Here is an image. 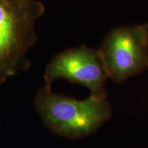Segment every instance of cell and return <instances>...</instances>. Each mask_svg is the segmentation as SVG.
Returning <instances> with one entry per match:
<instances>
[{
	"instance_id": "cell-5",
	"label": "cell",
	"mask_w": 148,
	"mask_h": 148,
	"mask_svg": "<svg viewBox=\"0 0 148 148\" xmlns=\"http://www.w3.org/2000/svg\"><path fill=\"white\" fill-rule=\"evenodd\" d=\"M142 25H143V28H144V29H145L146 34H147V36L148 37V23L142 24Z\"/></svg>"
},
{
	"instance_id": "cell-3",
	"label": "cell",
	"mask_w": 148,
	"mask_h": 148,
	"mask_svg": "<svg viewBox=\"0 0 148 148\" xmlns=\"http://www.w3.org/2000/svg\"><path fill=\"white\" fill-rule=\"evenodd\" d=\"M97 50L108 78L116 84L148 69V37L142 25L114 27Z\"/></svg>"
},
{
	"instance_id": "cell-2",
	"label": "cell",
	"mask_w": 148,
	"mask_h": 148,
	"mask_svg": "<svg viewBox=\"0 0 148 148\" xmlns=\"http://www.w3.org/2000/svg\"><path fill=\"white\" fill-rule=\"evenodd\" d=\"M45 11L38 0H0V84L27 71V51L37 40L35 22Z\"/></svg>"
},
{
	"instance_id": "cell-1",
	"label": "cell",
	"mask_w": 148,
	"mask_h": 148,
	"mask_svg": "<svg viewBox=\"0 0 148 148\" xmlns=\"http://www.w3.org/2000/svg\"><path fill=\"white\" fill-rule=\"evenodd\" d=\"M106 98L90 95L85 99H75L53 92L45 84L38 90L34 103L51 132L76 140L93 134L110 119L112 109Z\"/></svg>"
},
{
	"instance_id": "cell-4",
	"label": "cell",
	"mask_w": 148,
	"mask_h": 148,
	"mask_svg": "<svg viewBox=\"0 0 148 148\" xmlns=\"http://www.w3.org/2000/svg\"><path fill=\"white\" fill-rule=\"evenodd\" d=\"M108 78L99 51L85 45L67 49L55 56L44 74L45 84L49 86L56 79H64L87 88L90 95L106 97Z\"/></svg>"
}]
</instances>
